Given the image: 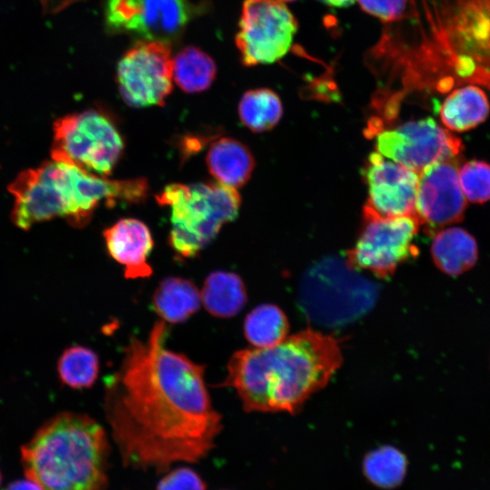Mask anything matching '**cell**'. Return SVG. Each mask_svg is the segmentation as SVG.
<instances>
[{
    "mask_svg": "<svg viewBox=\"0 0 490 490\" xmlns=\"http://www.w3.org/2000/svg\"><path fill=\"white\" fill-rule=\"evenodd\" d=\"M201 297L206 310L221 318L237 315L248 300L241 278L234 272L223 270H216L207 276Z\"/></svg>",
    "mask_w": 490,
    "mask_h": 490,
    "instance_id": "cell-20",
    "label": "cell"
},
{
    "mask_svg": "<svg viewBox=\"0 0 490 490\" xmlns=\"http://www.w3.org/2000/svg\"><path fill=\"white\" fill-rule=\"evenodd\" d=\"M298 21L279 0H245L235 43L246 66L273 64L289 51Z\"/></svg>",
    "mask_w": 490,
    "mask_h": 490,
    "instance_id": "cell-9",
    "label": "cell"
},
{
    "mask_svg": "<svg viewBox=\"0 0 490 490\" xmlns=\"http://www.w3.org/2000/svg\"><path fill=\"white\" fill-rule=\"evenodd\" d=\"M343 362L332 336L305 329L270 348L240 349L220 385L235 389L246 412L297 413Z\"/></svg>",
    "mask_w": 490,
    "mask_h": 490,
    "instance_id": "cell-3",
    "label": "cell"
},
{
    "mask_svg": "<svg viewBox=\"0 0 490 490\" xmlns=\"http://www.w3.org/2000/svg\"><path fill=\"white\" fill-rule=\"evenodd\" d=\"M5 490H43L42 487L32 480H16L7 485Z\"/></svg>",
    "mask_w": 490,
    "mask_h": 490,
    "instance_id": "cell-29",
    "label": "cell"
},
{
    "mask_svg": "<svg viewBox=\"0 0 490 490\" xmlns=\"http://www.w3.org/2000/svg\"><path fill=\"white\" fill-rule=\"evenodd\" d=\"M376 141L377 152L418 174L433 163L456 158L462 150L461 140L432 118L383 130Z\"/></svg>",
    "mask_w": 490,
    "mask_h": 490,
    "instance_id": "cell-12",
    "label": "cell"
},
{
    "mask_svg": "<svg viewBox=\"0 0 490 490\" xmlns=\"http://www.w3.org/2000/svg\"><path fill=\"white\" fill-rule=\"evenodd\" d=\"M167 335L160 320L144 339L131 337L118 369L105 379L106 420L122 463L136 469L198 462L222 429L205 366L166 348Z\"/></svg>",
    "mask_w": 490,
    "mask_h": 490,
    "instance_id": "cell-1",
    "label": "cell"
},
{
    "mask_svg": "<svg viewBox=\"0 0 490 490\" xmlns=\"http://www.w3.org/2000/svg\"><path fill=\"white\" fill-rule=\"evenodd\" d=\"M110 446L91 416L60 413L22 446L25 475L43 490H105Z\"/></svg>",
    "mask_w": 490,
    "mask_h": 490,
    "instance_id": "cell-4",
    "label": "cell"
},
{
    "mask_svg": "<svg viewBox=\"0 0 490 490\" xmlns=\"http://www.w3.org/2000/svg\"><path fill=\"white\" fill-rule=\"evenodd\" d=\"M363 175L368 190L366 206L383 217L416 215L417 172L374 152Z\"/></svg>",
    "mask_w": 490,
    "mask_h": 490,
    "instance_id": "cell-14",
    "label": "cell"
},
{
    "mask_svg": "<svg viewBox=\"0 0 490 490\" xmlns=\"http://www.w3.org/2000/svg\"><path fill=\"white\" fill-rule=\"evenodd\" d=\"M172 44L138 40L117 65L123 102L132 108L163 105L172 90Z\"/></svg>",
    "mask_w": 490,
    "mask_h": 490,
    "instance_id": "cell-11",
    "label": "cell"
},
{
    "mask_svg": "<svg viewBox=\"0 0 490 490\" xmlns=\"http://www.w3.org/2000/svg\"><path fill=\"white\" fill-rule=\"evenodd\" d=\"M279 1H280V2H282V3H285V2H294V1H296V0H279Z\"/></svg>",
    "mask_w": 490,
    "mask_h": 490,
    "instance_id": "cell-31",
    "label": "cell"
},
{
    "mask_svg": "<svg viewBox=\"0 0 490 490\" xmlns=\"http://www.w3.org/2000/svg\"><path fill=\"white\" fill-rule=\"evenodd\" d=\"M201 292L187 279L167 277L152 295V309L163 321L176 324L187 320L201 307Z\"/></svg>",
    "mask_w": 490,
    "mask_h": 490,
    "instance_id": "cell-19",
    "label": "cell"
},
{
    "mask_svg": "<svg viewBox=\"0 0 490 490\" xmlns=\"http://www.w3.org/2000/svg\"><path fill=\"white\" fill-rule=\"evenodd\" d=\"M407 460L397 448L383 446L369 452L363 461L366 477L375 485L389 489L399 485L407 472Z\"/></svg>",
    "mask_w": 490,
    "mask_h": 490,
    "instance_id": "cell-25",
    "label": "cell"
},
{
    "mask_svg": "<svg viewBox=\"0 0 490 490\" xmlns=\"http://www.w3.org/2000/svg\"><path fill=\"white\" fill-rule=\"evenodd\" d=\"M156 200L171 209L169 245L181 259L194 258L207 247L236 219L241 202L236 189L219 182L172 183Z\"/></svg>",
    "mask_w": 490,
    "mask_h": 490,
    "instance_id": "cell-6",
    "label": "cell"
},
{
    "mask_svg": "<svg viewBox=\"0 0 490 490\" xmlns=\"http://www.w3.org/2000/svg\"><path fill=\"white\" fill-rule=\"evenodd\" d=\"M216 71L212 58L195 46L185 47L173 58L172 78L188 93L207 90L215 79Z\"/></svg>",
    "mask_w": 490,
    "mask_h": 490,
    "instance_id": "cell-21",
    "label": "cell"
},
{
    "mask_svg": "<svg viewBox=\"0 0 490 490\" xmlns=\"http://www.w3.org/2000/svg\"><path fill=\"white\" fill-rule=\"evenodd\" d=\"M357 1L363 11L387 24L397 23L403 20L408 7V0Z\"/></svg>",
    "mask_w": 490,
    "mask_h": 490,
    "instance_id": "cell-27",
    "label": "cell"
},
{
    "mask_svg": "<svg viewBox=\"0 0 490 490\" xmlns=\"http://www.w3.org/2000/svg\"><path fill=\"white\" fill-rule=\"evenodd\" d=\"M456 158L431 164L419 173L416 215L431 233L463 220L467 200L461 189Z\"/></svg>",
    "mask_w": 490,
    "mask_h": 490,
    "instance_id": "cell-13",
    "label": "cell"
},
{
    "mask_svg": "<svg viewBox=\"0 0 490 490\" xmlns=\"http://www.w3.org/2000/svg\"><path fill=\"white\" fill-rule=\"evenodd\" d=\"M238 112L241 122L248 129L262 132L272 129L279 122L283 108L276 93L268 88H259L242 95Z\"/></svg>",
    "mask_w": 490,
    "mask_h": 490,
    "instance_id": "cell-23",
    "label": "cell"
},
{
    "mask_svg": "<svg viewBox=\"0 0 490 490\" xmlns=\"http://www.w3.org/2000/svg\"><path fill=\"white\" fill-rule=\"evenodd\" d=\"M124 150V140L112 117L88 109L58 118L54 123L51 156L101 176L110 175Z\"/></svg>",
    "mask_w": 490,
    "mask_h": 490,
    "instance_id": "cell-7",
    "label": "cell"
},
{
    "mask_svg": "<svg viewBox=\"0 0 490 490\" xmlns=\"http://www.w3.org/2000/svg\"><path fill=\"white\" fill-rule=\"evenodd\" d=\"M329 7H348L353 5L357 0H318Z\"/></svg>",
    "mask_w": 490,
    "mask_h": 490,
    "instance_id": "cell-30",
    "label": "cell"
},
{
    "mask_svg": "<svg viewBox=\"0 0 490 490\" xmlns=\"http://www.w3.org/2000/svg\"><path fill=\"white\" fill-rule=\"evenodd\" d=\"M202 8L191 0H105L104 22L112 34L172 44Z\"/></svg>",
    "mask_w": 490,
    "mask_h": 490,
    "instance_id": "cell-10",
    "label": "cell"
},
{
    "mask_svg": "<svg viewBox=\"0 0 490 490\" xmlns=\"http://www.w3.org/2000/svg\"><path fill=\"white\" fill-rule=\"evenodd\" d=\"M461 189L466 200L483 203L490 200V164L483 161H469L458 170Z\"/></svg>",
    "mask_w": 490,
    "mask_h": 490,
    "instance_id": "cell-26",
    "label": "cell"
},
{
    "mask_svg": "<svg viewBox=\"0 0 490 490\" xmlns=\"http://www.w3.org/2000/svg\"><path fill=\"white\" fill-rule=\"evenodd\" d=\"M99 370L97 354L83 346L67 348L57 362V372L61 382L74 389L91 387L98 377Z\"/></svg>",
    "mask_w": 490,
    "mask_h": 490,
    "instance_id": "cell-24",
    "label": "cell"
},
{
    "mask_svg": "<svg viewBox=\"0 0 490 490\" xmlns=\"http://www.w3.org/2000/svg\"><path fill=\"white\" fill-rule=\"evenodd\" d=\"M110 256L124 266V277L145 279L152 274L148 257L153 240L148 227L141 220L122 219L103 231Z\"/></svg>",
    "mask_w": 490,
    "mask_h": 490,
    "instance_id": "cell-15",
    "label": "cell"
},
{
    "mask_svg": "<svg viewBox=\"0 0 490 490\" xmlns=\"http://www.w3.org/2000/svg\"><path fill=\"white\" fill-rule=\"evenodd\" d=\"M363 218L362 230L345 260L350 269L386 279L417 254L413 244L420 227L416 215L383 217L365 205Z\"/></svg>",
    "mask_w": 490,
    "mask_h": 490,
    "instance_id": "cell-8",
    "label": "cell"
},
{
    "mask_svg": "<svg viewBox=\"0 0 490 490\" xmlns=\"http://www.w3.org/2000/svg\"><path fill=\"white\" fill-rule=\"evenodd\" d=\"M206 164L217 182L236 189L250 180L255 161L250 149L241 142L222 137L210 146Z\"/></svg>",
    "mask_w": 490,
    "mask_h": 490,
    "instance_id": "cell-16",
    "label": "cell"
},
{
    "mask_svg": "<svg viewBox=\"0 0 490 490\" xmlns=\"http://www.w3.org/2000/svg\"><path fill=\"white\" fill-rule=\"evenodd\" d=\"M431 256L443 273L456 277L472 269L478 259L475 238L466 230L450 227L440 230L434 237Z\"/></svg>",
    "mask_w": 490,
    "mask_h": 490,
    "instance_id": "cell-18",
    "label": "cell"
},
{
    "mask_svg": "<svg viewBox=\"0 0 490 490\" xmlns=\"http://www.w3.org/2000/svg\"><path fill=\"white\" fill-rule=\"evenodd\" d=\"M403 20L407 31L386 32L376 51L407 88L490 92V0H408Z\"/></svg>",
    "mask_w": 490,
    "mask_h": 490,
    "instance_id": "cell-2",
    "label": "cell"
},
{
    "mask_svg": "<svg viewBox=\"0 0 490 490\" xmlns=\"http://www.w3.org/2000/svg\"><path fill=\"white\" fill-rule=\"evenodd\" d=\"M489 112V100L485 90L466 84L449 92L439 108V116L448 130L464 132L483 122Z\"/></svg>",
    "mask_w": 490,
    "mask_h": 490,
    "instance_id": "cell-17",
    "label": "cell"
},
{
    "mask_svg": "<svg viewBox=\"0 0 490 490\" xmlns=\"http://www.w3.org/2000/svg\"><path fill=\"white\" fill-rule=\"evenodd\" d=\"M289 324L285 313L276 305L261 304L245 318L243 330L253 348H270L288 337Z\"/></svg>",
    "mask_w": 490,
    "mask_h": 490,
    "instance_id": "cell-22",
    "label": "cell"
},
{
    "mask_svg": "<svg viewBox=\"0 0 490 490\" xmlns=\"http://www.w3.org/2000/svg\"><path fill=\"white\" fill-rule=\"evenodd\" d=\"M1 481H2V476H1V473H0V484H1Z\"/></svg>",
    "mask_w": 490,
    "mask_h": 490,
    "instance_id": "cell-32",
    "label": "cell"
},
{
    "mask_svg": "<svg viewBox=\"0 0 490 490\" xmlns=\"http://www.w3.org/2000/svg\"><path fill=\"white\" fill-rule=\"evenodd\" d=\"M206 484L190 467H179L162 477L156 490H205Z\"/></svg>",
    "mask_w": 490,
    "mask_h": 490,
    "instance_id": "cell-28",
    "label": "cell"
},
{
    "mask_svg": "<svg viewBox=\"0 0 490 490\" xmlns=\"http://www.w3.org/2000/svg\"><path fill=\"white\" fill-rule=\"evenodd\" d=\"M8 190L15 199L12 220L23 230L54 218L83 227L101 203L113 207L123 195L120 180L54 160L22 172Z\"/></svg>",
    "mask_w": 490,
    "mask_h": 490,
    "instance_id": "cell-5",
    "label": "cell"
}]
</instances>
